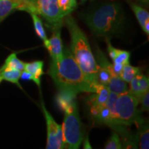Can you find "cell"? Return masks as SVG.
I'll use <instances>...</instances> for the list:
<instances>
[{
	"mask_svg": "<svg viewBox=\"0 0 149 149\" xmlns=\"http://www.w3.org/2000/svg\"><path fill=\"white\" fill-rule=\"evenodd\" d=\"M138 1H140V2H141V3H145V4L148 3V0H138Z\"/></svg>",
	"mask_w": 149,
	"mask_h": 149,
	"instance_id": "obj_29",
	"label": "cell"
},
{
	"mask_svg": "<svg viewBox=\"0 0 149 149\" xmlns=\"http://www.w3.org/2000/svg\"><path fill=\"white\" fill-rule=\"evenodd\" d=\"M64 18L70 35V51L72 57L89 81L98 84L96 81L97 65L88 38L70 14Z\"/></svg>",
	"mask_w": 149,
	"mask_h": 149,
	"instance_id": "obj_2",
	"label": "cell"
},
{
	"mask_svg": "<svg viewBox=\"0 0 149 149\" xmlns=\"http://www.w3.org/2000/svg\"><path fill=\"white\" fill-rule=\"evenodd\" d=\"M31 15L33 19L35 33H37V36L40 37L41 40H43L44 43H45L48 39L47 38V36H46L44 28L43 26L42 20H41L40 18L37 16V15L31 13Z\"/></svg>",
	"mask_w": 149,
	"mask_h": 149,
	"instance_id": "obj_20",
	"label": "cell"
},
{
	"mask_svg": "<svg viewBox=\"0 0 149 149\" xmlns=\"http://www.w3.org/2000/svg\"><path fill=\"white\" fill-rule=\"evenodd\" d=\"M138 128V141L139 146L141 149H148L149 148V128L148 123L144 120L137 126Z\"/></svg>",
	"mask_w": 149,
	"mask_h": 149,
	"instance_id": "obj_14",
	"label": "cell"
},
{
	"mask_svg": "<svg viewBox=\"0 0 149 149\" xmlns=\"http://www.w3.org/2000/svg\"><path fill=\"white\" fill-rule=\"evenodd\" d=\"M42 109L47 126V149H61L64 148L62 137V128L61 126L57 124L54 120L51 113L47 111L44 105V102H42Z\"/></svg>",
	"mask_w": 149,
	"mask_h": 149,
	"instance_id": "obj_7",
	"label": "cell"
},
{
	"mask_svg": "<svg viewBox=\"0 0 149 149\" xmlns=\"http://www.w3.org/2000/svg\"><path fill=\"white\" fill-rule=\"evenodd\" d=\"M43 67H44V61H35L31 63H25L24 70L33 74L38 79H40L44 74Z\"/></svg>",
	"mask_w": 149,
	"mask_h": 149,
	"instance_id": "obj_17",
	"label": "cell"
},
{
	"mask_svg": "<svg viewBox=\"0 0 149 149\" xmlns=\"http://www.w3.org/2000/svg\"><path fill=\"white\" fill-rule=\"evenodd\" d=\"M130 54L128 51H122L119 49L118 53L115 56V59H113V64H126L129 63Z\"/></svg>",
	"mask_w": 149,
	"mask_h": 149,
	"instance_id": "obj_22",
	"label": "cell"
},
{
	"mask_svg": "<svg viewBox=\"0 0 149 149\" xmlns=\"http://www.w3.org/2000/svg\"><path fill=\"white\" fill-rule=\"evenodd\" d=\"M110 91L107 86L98 84L96 91L89 97L91 113L94 114L100 108L104 107L108 101Z\"/></svg>",
	"mask_w": 149,
	"mask_h": 149,
	"instance_id": "obj_10",
	"label": "cell"
},
{
	"mask_svg": "<svg viewBox=\"0 0 149 149\" xmlns=\"http://www.w3.org/2000/svg\"><path fill=\"white\" fill-rule=\"evenodd\" d=\"M22 0H0V23L14 10H17Z\"/></svg>",
	"mask_w": 149,
	"mask_h": 149,
	"instance_id": "obj_12",
	"label": "cell"
},
{
	"mask_svg": "<svg viewBox=\"0 0 149 149\" xmlns=\"http://www.w3.org/2000/svg\"><path fill=\"white\" fill-rule=\"evenodd\" d=\"M81 1H82V2H84V1H86V0H81Z\"/></svg>",
	"mask_w": 149,
	"mask_h": 149,
	"instance_id": "obj_31",
	"label": "cell"
},
{
	"mask_svg": "<svg viewBox=\"0 0 149 149\" xmlns=\"http://www.w3.org/2000/svg\"><path fill=\"white\" fill-rule=\"evenodd\" d=\"M107 86L109 88L110 92L115 93L116 94H122L128 91L127 84L124 81L120 76L113 74L110 79Z\"/></svg>",
	"mask_w": 149,
	"mask_h": 149,
	"instance_id": "obj_13",
	"label": "cell"
},
{
	"mask_svg": "<svg viewBox=\"0 0 149 149\" xmlns=\"http://www.w3.org/2000/svg\"><path fill=\"white\" fill-rule=\"evenodd\" d=\"M48 73L59 91L74 95L79 93H93L98 85L89 81L68 48L63 50L61 60L55 66H50Z\"/></svg>",
	"mask_w": 149,
	"mask_h": 149,
	"instance_id": "obj_1",
	"label": "cell"
},
{
	"mask_svg": "<svg viewBox=\"0 0 149 149\" xmlns=\"http://www.w3.org/2000/svg\"><path fill=\"white\" fill-rule=\"evenodd\" d=\"M24 66H25V63L17 58L16 53H12L9 55L6 59L4 64L2 66L3 68L18 70L19 71H23Z\"/></svg>",
	"mask_w": 149,
	"mask_h": 149,
	"instance_id": "obj_19",
	"label": "cell"
},
{
	"mask_svg": "<svg viewBox=\"0 0 149 149\" xmlns=\"http://www.w3.org/2000/svg\"><path fill=\"white\" fill-rule=\"evenodd\" d=\"M21 73L22 71H19L18 70L3 68L2 66L0 68V74H1L3 79L9 81V82L15 84L20 88H22V86L19 80L21 77Z\"/></svg>",
	"mask_w": 149,
	"mask_h": 149,
	"instance_id": "obj_15",
	"label": "cell"
},
{
	"mask_svg": "<svg viewBox=\"0 0 149 149\" xmlns=\"http://www.w3.org/2000/svg\"><path fill=\"white\" fill-rule=\"evenodd\" d=\"M139 103L141 105V111H148L149 110V91H146L138 98Z\"/></svg>",
	"mask_w": 149,
	"mask_h": 149,
	"instance_id": "obj_24",
	"label": "cell"
},
{
	"mask_svg": "<svg viewBox=\"0 0 149 149\" xmlns=\"http://www.w3.org/2000/svg\"><path fill=\"white\" fill-rule=\"evenodd\" d=\"M3 80V79H2V77H1V74H0V83L1 82V81H2Z\"/></svg>",
	"mask_w": 149,
	"mask_h": 149,
	"instance_id": "obj_30",
	"label": "cell"
},
{
	"mask_svg": "<svg viewBox=\"0 0 149 149\" xmlns=\"http://www.w3.org/2000/svg\"><path fill=\"white\" fill-rule=\"evenodd\" d=\"M139 101L137 97L127 91L119 94L115 104V125L130 126L132 124L138 125L143 120L141 117V111L137 109Z\"/></svg>",
	"mask_w": 149,
	"mask_h": 149,
	"instance_id": "obj_5",
	"label": "cell"
},
{
	"mask_svg": "<svg viewBox=\"0 0 149 149\" xmlns=\"http://www.w3.org/2000/svg\"><path fill=\"white\" fill-rule=\"evenodd\" d=\"M57 3L61 13L64 17L73 11L70 6V0H57Z\"/></svg>",
	"mask_w": 149,
	"mask_h": 149,
	"instance_id": "obj_23",
	"label": "cell"
},
{
	"mask_svg": "<svg viewBox=\"0 0 149 149\" xmlns=\"http://www.w3.org/2000/svg\"><path fill=\"white\" fill-rule=\"evenodd\" d=\"M20 78L24 80H31V81H34V82L38 86V87H40L41 79H38V78H37L36 77H35L33 74L30 73V72L26 71V70H24L23 71H22L21 77H20Z\"/></svg>",
	"mask_w": 149,
	"mask_h": 149,
	"instance_id": "obj_25",
	"label": "cell"
},
{
	"mask_svg": "<svg viewBox=\"0 0 149 149\" xmlns=\"http://www.w3.org/2000/svg\"><path fill=\"white\" fill-rule=\"evenodd\" d=\"M106 41H107V42L108 51H109V56H110V57L111 58L112 60H113V59H115V56L117 55V53H118L119 49H117V48L113 47V46L111 45V42H110L109 39H108V37H107V39H106Z\"/></svg>",
	"mask_w": 149,
	"mask_h": 149,
	"instance_id": "obj_26",
	"label": "cell"
},
{
	"mask_svg": "<svg viewBox=\"0 0 149 149\" xmlns=\"http://www.w3.org/2000/svg\"><path fill=\"white\" fill-rule=\"evenodd\" d=\"M84 148H86V149L92 148V146H91L90 142H89L88 137H86V139L85 141H84Z\"/></svg>",
	"mask_w": 149,
	"mask_h": 149,
	"instance_id": "obj_27",
	"label": "cell"
},
{
	"mask_svg": "<svg viewBox=\"0 0 149 149\" xmlns=\"http://www.w3.org/2000/svg\"><path fill=\"white\" fill-rule=\"evenodd\" d=\"M130 92L135 97L138 98L149 88L148 77L144 74L139 73L130 81Z\"/></svg>",
	"mask_w": 149,
	"mask_h": 149,
	"instance_id": "obj_11",
	"label": "cell"
},
{
	"mask_svg": "<svg viewBox=\"0 0 149 149\" xmlns=\"http://www.w3.org/2000/svg\"><path fill=\"white\" fill-rule=\"evenodd\" d=\"M63 22L52 26L53 34L44 45L49 52L51 57V66H55L63 57V45L61 38V29Z\"/></svg>",
	"mask_w": 149,
	"mask_h": 149,
	"instance_id": "obj_8",
	"label": "cell"
},
{
	"mask_svg": "<svg viewBox=\"0 0 149 149\" xmlns=\"http://www.w3.org/2000/svg\"><path fill=\"white\" fill-rule=\"evenodd\" d=\"M84 20L93 34L109 37L122 29L124 14L119 3H107L85 15Z\"/></svg>",
	"mask_w": 149,
	"mask_h": 149,
	"instance_id": "obj_3",
	"label": "cell"
},
{
	"mask_svg": "<svg viewBox=\"0 0 149 149\" xmlns=\"http://www.w3.org/2000/svg\"><path fill=\"white\" fill-rule=\"evenodd\" d=\"M130 6L137 19L139 25L143 29L146 22H149L148 12L136 3H130Z\"/></svg>",
	"mask_w": 149,
	"mask_h": 149,
	"instance_id": "obj_18",
	"label": "cell"
},
{
	"mask_svg": "<svg viewBox=\"0 0 149 149\" xmlns=\"http://www.w3.org/2000/svg\"><path fill=\"white\" fill-rule=\"evenodd\" d=\"M70 6L72 10H74L77 7V0H70Z\"/></svg>",
	"mask_w": 149,
	"mask_h": 149,
	"instance_id": "obj_28",
	"label": "cell"
},
{
	"mask_svg": "<svg viewBox=\"0 0 149 149\" xmlns=\"http://www.w3.org/2000/svg\"><path fill=\"white\" fill-rule=\"evenodd\" d=\"M139 73H140V68L139 67L133 66L130 65L129 63H127L123 66L120 76L124 81H126V83H129L131 79H133Z\"/></svg>",
	"mask_w": 149,
	"mask_h": 149,
	"instance_id": "obj_16",
	"label": "cell"
},
{
	"mask_svg": "<svg viewBox=\"0 0 149 149\" xmlns=\"http://www.w3.org/2000/svg\"><path fill=\"white\" fill-rule=\"evenodd\" d=\"M104 148L106 149H121L122 148V141L120 140V135L116 133H113L111 137L107 141Z\"/></svg>",
	"mask_w": 149,
	"mask_h": 149,
	"instance_id": "obj_21",
	"label": "cell"
},
{
	"mask_svg": "<svg viewBox=\"0 0 149 149\" xmlns=\"http://www.w3.org/2000/svg\"><path fill=\"white\" fill-rule=\"evenodd\" d=\"M17 10L42 15L51 26L63 22L64 18L57 0H22Z\"/></svg>",
	"mask_w": 149,
	"mask_h": 149,
	"instance_id": "obj_6",
	"label": "cell"
},
{
	"mask_svg": "<svg viewBox=\"0 0 149 149\" xmlns=\"http://www.w3.org/2000/svg\"><path fill=\"white\" fill-rule=\"evenodd\" d=\"M95 53L97 58V60H95L97 65L96 74L97 83L98 84L107 86L111 76L115 74L113 70V64L107 60V57L101 51L98 50Z\"/></svg>",
	"mask_w": 149,
	"mask_h": 149,
	"instance_id": "obj_9",
	"label": "cell"
},
{
	"mask_svg": "<svg viewBox=\"0 0 149 149\" xmlns=\"http://www.w3.org/2000/svg\"><path fill=\"white\" fill-rule=\"evenodd\" d=\"M64 111V120L61 126L64 148L77 149L83 140L84 135L82 124L75 100Z\"/></svg>",
	"mask_w": 149,
	"mask_h": 149,
	"instance_id": "obj_4",
	"label": "cell"
}]
</instances>
